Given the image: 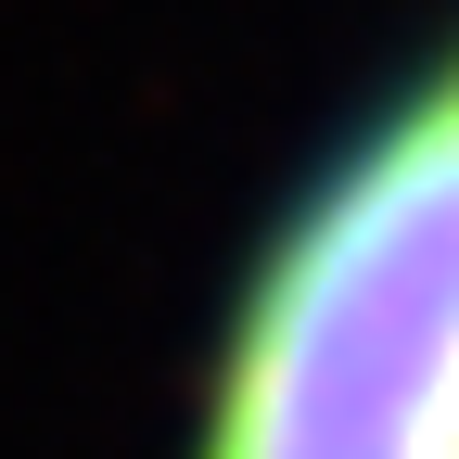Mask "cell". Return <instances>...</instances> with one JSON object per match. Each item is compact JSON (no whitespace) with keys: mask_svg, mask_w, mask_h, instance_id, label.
I'll use <instances>...</instances> for the list:
<instances>
[{"mask_svg":"<svg viewBox=\"0 0 459 459\" xmlns=\"http://www.w3.org/2000/svg\"><path fill=\"white\" fill-rule=\"evenodd\" d=\"M179 459H459V39L268 217Z\"/></svg>","mask_w":459,"mask_h":459,"instance_id":"6da1fadb","label":"cell"}]
</instances>
